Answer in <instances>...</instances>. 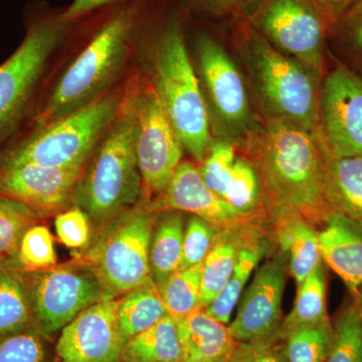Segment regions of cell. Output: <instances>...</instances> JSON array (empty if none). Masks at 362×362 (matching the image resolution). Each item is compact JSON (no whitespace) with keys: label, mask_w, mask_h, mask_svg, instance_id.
I'll return each mask as SVG.
<instances>
[{"label":"cell","mask_w":362,"mask_h":362,"mask_svg":"<svg viewBox=\"0 0 362 362\" xmlns=\"http://www.w3.org/2000/svg\"><path fill=\"white\" fill-rule=\"evenodd\" d=\"M272 209H289L311 223L331 214L326 199L329 149L320 131L264 117L243 142Z\"/></svg>","instance_id":"6da1fadb"},{"label":"cell","mask_w":362,"mask_h":362,"mask_svg":"<svg viewBox=\"0 0 362 362\" xmlns=\"http://www.w3.org/2000/svg\"><path fill=\"white\" fill-rule=\"evenodd\" d=\"M143 197L136 156L134 120L127 88L121 110L90 154L74 189L71 204L103 226L136 206Z\"/></svg>","instance_id":"7a4b0ae2"},{"label":"cell","mask_w":362,"mask_h":362,"mask_svg":"<svg viewBox=\"0 0 362 362\" xmlns=\"http://www.w3.org/2000/svg\"><path fill=\"white\" fill-rule=\"evenodd\" d=\"M237 37L265 117L320 131L319 99L323 78L279 52L246 20L238 25Z\"/></svg>","instance_id":"3957f363"},{"label":"cell","mask_w":362,"mask_h":362,"mask_svg":"<svg viewBox=\"0 0 362 362\" xmlns=\"http://www.w3.org/2000/svg\"><path fill=\"white\" fill-rule=\"evenodd\" d=\"M137 13L123 11L107 21L66 69L42 110L39 127L90 103L111 90L129 57Z\"/></svg>","instance_id":"277c9868"},{"label":"cell","mask_w":362,"mask_h":362,"mask_svg":"<svg viewBox=\"0 0 362 362\" xmlns=\"http://www.w3.org/2000/svg\"><path fill=\"white\" fill-rule=\"evenodd\" d=\"M153 71L152 85L169 122L183 149L202 163L213 142L211 119L177 21L162 30L154 49Z\"/></svg>","instance_id":"5b68a950"},{"label":"cell","mask_w":362,"mask_h":362,"mask_svg":"<svg viewBox=\"0 0 362 362\" xmlns=\"http://www.w3.org/2000/svg\"><path fill=\"white\" fill-rule=\"evenodd\" d=\"M127 89L110 90L77 110L45 124L11 149L1 164L85 168L121 110Z\"/></svg>","instance_id":"8992f818"},{"label":"cell","mask_w":362,"mask_h":362,"mask_svg":"<svg viewBox=\"0 0 362 362\" xmlns=\"http://www.w3.org/2000/svg\"><path fill=\"white\" fill-rule=\"evenodd\" d=\"M158 211L142 199L102 226L80 259L112 297L126 294L150 278V244Z\"/></svg>","instance_id":"52a82bcc"},{"label":"cell","mask_w":362,"mask_h":362,"mask_svg":"<svg viewBox=\"0 0 362 362\" xmlns=\"http://www.w3.org/2000/svg\"><path fill=\"white\" fill-rule=\"evenodd\" d=\"M279 52L323 78L332 21L309 0H259L246 18Z\"/></svg>","instance_id":"ba28073f"},{"label":"cell","mask_w":362,"mask_h":362,"mask_svg":"<svg viewBox=\"0 0 362 362\" xmlns=\"http://www.w3.org/2000/svg\"><path fill=\"white\" fill-rule=\"evenodd\" d=\"M61 18L35 21L18 49L0 66V142L18 129L47 61L63 40Z\"/></svg>","instance_id":"9c48e42d"},{"label":"cell","mask_w":362,"mask_h":362,"mask_svg":"<svg viewBox=\"0 0 362 362\" xmlns=\"http://www.w3.org/2000/svg\"><path fill=\"white\" fill-rule=\"evenodd\" d=\"M134 120L136 156L141 173L143 197L151 202L173 180L181 163L183 147L153 85L129 87Z\"/></svg>","instance_id":"30bf717a"},{"label":"cell","mask_w":362,"mask_h":362,"mask_svg":"<svg viewBox=\"0 0 362 362\" xmlns=\"http://www.w3.org/2000/svg\"><path fill=\"white\" fill-rule=\"evenodd\" d=\"M197 64L213 119L221 139L242 144L256 127L244 78L226 51L209 35H201L195 45Z\"/></svg>","instance_id":"8fae6325"},{"label":"cell","mask_w":362,"mask_h":362,"mask_svg":"<svg viewBox=\"0 0 362 362\" xmlns=\"http://www.w3.org/2000/svg\"><path fill=\"white\" fill-rule=\"evenodd\" d=\"M35 274L30 291L33 315L47 335L63 329L85 309L114 298L81 259Z\"/></svg>","instance_id":"7c38bea8"},{"label":"cell","mask_w":362,"mask_h":362,"mask_svg":"<svg viewBox=\"0 0 362 362\" xmlns=\"http://www.w3.org/2000/svg\"><path fill=\"white\" fill-rule=\"evenodd\" d=\"M319 129L331 156H362V77L342 64L322 78Z\"/></svg>","instance_id":"4fadbf2b"},{"label":"cell","mask_w":362,"mask_h":362,"mask_svg":"<svg viewBox=\"0 0 362 362\" xmlns=\"http://www.w3.org/2000/svg\"><path fill=\"white\" fill-rule=\"evenodd\" d=\"M287 266L282 252L255 271L238 303L235 319L228 324L238 342L261 341L278 334Z\"/></svg>","instance_id":"5bb4252c"},{"label":"cell","mask_w":362,"mask_h":362,"mask_svg":"<svg viewBox=\"0 0 362 362\" xmlns=\"http://www.w3.org/2000/svg\"><path fill=\"white\" fill-rule=\"evenodd\" d=\"M119 298L85 309L62 330L57 343L59 362H118L124 346L118 321Z\"/></svg>","instance_id":"9a60e30c"},{"label":"cell","mask_w":362,"mask_h":362,"mask_svg":"<svg viewBox=\"0 0 362 362\" xmlns=\"http://www.w3.org/2000/svg\"><path fill=\"white\" fill-rule=\"evenodd\" d=\"M84 168L1 164L0 195L23 202L37 214L59 213L71 204Z\"/></svg>","instance_id":"2e32d148"},{"label":"cell","mask_w":362,"mask_h":362,"mask_svg":"<svg viewBox=\"0 0 362 362\" xmlns=\"http://www.w3.org/2000/svg\"><path fill=\"white\" fill-rule=\"evenodd\" d=\"M151 204L157 211L192 214L218 230L242 228L251 216L240 214L209 189L192 162L181 161L168 187Z\"/></svg>","instance_id":"e0dca14e"},{"label":"cell","mask_w":362,"mask_h":362,"mask_svg":"<svg viewBox=\"0 0 362 362\" xmlns=\"http://www.w3.org/2000/svg\"><path fill=\"white\" fill-rule=\"evenodd\" d=\"M324 263L341 279L352 296L362 289V230L341 214H332L318 232Z\"/></svg>","instance_id":"ac0fdd59"},{"label":"cell","mask_w":362,"mask_h":362,"mask_svg":"<svg viewBox=\"0 0 362 362\" xmlns=\"http://www.w3.org/2000/svg\"><path fill=\"white\" fill-rule=\"evenodd\" d=\"M181 346V362H232L240 342L228 325L218 322L197 309L176 320Z\"/></svg>","instance_id":"d6986e66"},{"label":"cell","mask_w":362,"mask_h":362,"mask_svg":"<svg viewBox=\"0 0 362 362\" xmlns=\"http://www.w3.org/2000/svg\"><path fill=\"white\" fill-rule=\"evenodd\" d=\"M274 211L276 235L295 282L299 285L322 266L318 233L301 214L289 209Z\"/></svg>","instance_id":"ffe728a7"},{"label":"cell","mask_w":362,"mask_h":362,"mask_svg":"<svg viewBox=\"0 0 362 362\" xmlns=\"http://www.w3.org/2000/svg\"><path fill=\"white\" fill-rule=\"evenodd\" d=\"M326 199L331 214H341L362 230V156L331 158Z\"/></svg>","instance_id":"44dd1931"},{"label":"cell","mask_w":362,"mask_h":362,"mask_svg":"<svg viewBox=\"0 0 362 362\" xmlns=\"http://www.w3.org/2000/svg\"><path fill=\"white\" fill-rule=\"evenodd\" d=\"M183 235L185 226L180 211H158L149 254L150 277L157 286L180 270Z\"/></svg>","instance_id":"7402d4cb"},{"label":"cell","mask_w":362,"mask_h":362,"mask_svg":"<svg viewBox=\"0 0 362 362\" xmlns=\"http://www.w3.org/2000/svg\"><path fill=\"white\" fill-rule=\"evenodd\" d=\"M242 228L218 230L213 247L202 265L199 308L204 309L223 289L230 280L240 247L247 237L240 235Z\"/></svg>","instance_id":"603a6c76"},{"label":"cell","mask_w":362,"mask_h":362,"mask_svg":"<svg viewBox=\"0 0 362 362\" xmlns=\"http://www.w3.org/2000/svg\"><path fill=\"white\" fill-rule=\"evenodd\" d=\"M168 312L151 278L119 298L117 321L124 344L161 320Z\"/></svg>","instance_id":"cb8c5ba5"},{"label":"cell","mask_w":362,"mask_h":362,"mask_svg":"<svg viewBox=\"0 0 362 362\" xmlns=\"http://www.w3.org/2000/svg\"><path fill=\"white\" fill-rule=\"evenodd\" d=\"M123 362H181V346L177 322L173 316H164L124 344Z\"/></svg>","instance_id":"d4e9b609"},{"label":"cell","mask_w":362,"mask_h":362,"mask_svg":"<svg viewBox=\"0 0 362 362\" xmlns=\"http://www.w3.org/2000/svg\"><path fill=\"white\" fill-rule=\"evenodd\" d=\"M264 251L265 247L262 246L258 240L247 237L240 247L230 280L213 301L202 309L206 315L225 325L230 323L233 312L238 306L250 278L258 268Z\"/></svg>","instance_id":"484cf974"},{"label":"cell","mask_w":362,"mask_h":362,"mask_svg":"<svg viewBox=\"0 0 362 362\" xmlns=\"http://www.w3.org/2000/svg\"><path fill=\"white\" fill-rule=\"evenodd\" d=\"M298 286L296 300L281 323L278 337L284 340L294 331L330 321L326 307V277L323 265Z\"/></svg>","instance_id":"4316f807"},{"label":"cell","mask_w":362,"mask_h":362,"mask_svg":"<svg viewBox=\"0 0 362 362\" xmlns=\"http://www.w3.org/2000/svg\"><path fill=\"white\" fill-rule=\"evenodd\" d=\"M33 316L30 291L20 274L0 266V337L21 332Z\"/></svg>","instance_id":"83f0119b"},{"label":"cell","mask_w":362,"mask_h":362,"mask_svg":"<svg viewBox=\"0 0 362 362\" xmlns=\"http://www.w3.org/2000/svg\"><path fill=\"white\" fill-rule=\"evenodd\" d=\"M328 44L338 63L362 77V0H356L332 23Z\"/></svg>","instance_id":"f1b7e54d"},{"label":"cell","mask_w":362,"mask_h":362,"mask_svg":"<svg viewBox=\"0 0 362 362\" xmlns=\"http://www.w3.org/2000/svg\"><path fill=\"white\" fill-rule=\"evenodd\" d=\"M202 265L177 270L157 286L169 315L175 320L201 309Z\"/></svg>","instance_id":"f546056e"},{"label":"cell","mask_w":362,"mask_h":362,"mask_svg":"<svg viewBox=\"0 0 362 362\" xmlns=\"http://www.w3.org/2000/svg\"><path fill=\"white\" fill-rule=\"evenodd\" d=\"M334 339L331 321L294 331L283 340L287 362H325Z\"/></svg>","instance_id":"4dcf8cb0"},{"label":"cell","mask_w":362,"mask_h":362,"mask_svg":"<svg viewBox=\"0 0 362 362\" xmlns=\"http://www.w3.org/2000/svg\"><path fill=\"white\" fill-rule=\"evenodd\" d=\"M332 325L334 339L325 362H362V320L354 300Z\"/></svg>","instance_id":"1f68e13d"},{"label":"cell","mask_w":362,"mask_h":362,"mask_svg":"<svg viewBox=\"0 0 362 362\" xmlns=\"http://www.w3.org/2000/svg\"><path fill=\"white\" fill-rule=\"evenodd\" d=\"M261 181L249 159L237 156L223 199L240 214L251 216L262 197Z\"/></svg>","instance_id":"d6a6232c"},{"label":"cell","mask_w":362,"mask_h":362,"mask_svg":"<svg viewBox=\"0 0 362 362\" xmlns=\"http://www.w3.org/2000/svg\"><path fill=\"white\" fill-rule=\"evenodd\" d=\"M37 218L23 202L0 195V257L18 252L21 237Z\"/></svg>","instance_id":"836d02e7"},{"label":"cell","mask_w":362,"mask_h":362,"mask_svg":"<svg viewBox=\"0 0 362 362\" xmlns=\"http://www.w3.org/2000/svg\"><path fill=\"white\" fill-rule=\"evenodd\" d=\"M21 266L28 272H40L57 266L54 238L45 226L33 225L21 237L18 249Z\"/></svg>","instance_id":"e575fe53"},{"label":"cell","mask_w":362,"mask_h":362,"mask_svg":"<svg viewBox=\"0 0 362 362\" xmlns=\"http://www.w3.org/2000/svg\"><path fill=\"white\" fill-rule=\"evenodd\" d=\"M235 159L237 153L233 143L225 139L213 140L199 168L206 187L221 199Z\"/></svg>","instance_id":"d590c367"},{"label":"cell","mask_w":362,"mask_h":362,"mask_svg":"<svg viewBox=\"0 0 362 362\" xmlns=\"http://www.w3.org/2000/svg\"><path fill=\"white\" fill-rule=\"evenodd\" d=\"M218 230L213 225L192 216L183 235L182 256L180 270L202 265L213 247Z\"/></svg>","instance_id":"8d00e7d4"},{"label":"cell","mask_w":362,"mask_h":362,"mask_svg":"<svg viewBox=\"0 0 362 362\" xmlns=\"http://www.w3.org/2000/svg\"><path fill=\"white\" fill-rule=\"evenodd\" d=\"M0 362H49V357L39 333L23 330L0 340Z\"/></svg>","instance_id":"74e56055"},{"label":"cell","mask_w":362,"mask_h":362,"mask_svg":"<svg viewBox=\"0 0 362 362\" xmlns=\"http://www.w3.org/2000/svg\"><path fill=\"white\" fill-rule=\"evenodd\" d=\"M57 235L59 240L70 249H85L92 240L90 221L88 214L80 207L74 206L57 214Z\"/></svg>","instance_id":"f35d334b"},{"label":"cell","mask_w":362,"mask_h":362,"mask_svg":"<svg viewBox=\"0 0 362 362\" xmlns=\"http://www.w3.org/2000/svg\"><path fill=\"white\" fill-rule=\"evenodd\" d=\"M232 362H287V359L277 334L261 341L240 342Z\"/></svg>","instance_id":"ab89813d"},{"label":"cell","mask_w":362,"mask_h":362,"mask_svg":"<svg viewBox=\"0 0 362 362\" xmlns=\"http://www.w3.org/2000/svg\"><path fill=\"white\" fill-rule=\"evenodd\" d=\"M114 0H74L70 6L66 9L65 13L61 14L59 18L66 23L80 20L86 14L92 13L95 9L106 6Z\"/></svg>","instance_id":"60d3db41"},{"label":"cell","mask_w":362,"mask_h":362,"mask_svg":"<svg viewBox=\"0 0 362 362\" xmlns=\"http://www.w3.org/2000/svg\"><path fill=\"white\" fill-rule=\"evenodd\" d=\"M318 6L332 23L341 16L356 0H309Z\"/></svg>","instance_id":"b9f144b4"},{"label":"cell","mask_w":362,"mask_h":362,"mask_svg":"<svg viewBox=\"0 0 362 362\" xmlns=\"http://www.w3.org/2000/svg\"><path fill=\"white\" fill-rule=\"evenodd\" d=\"M194 1L206 7L207 9L221 13V11H230L239 8L250 0H194Z\"/></svg>","instance_id":"7bdbcfd3"},{"label":"cell","mask_w":362,"mask_h":362,"mask_svg":"<svg viewBox=\"0 0 362 362\" xmlns=\"http://www.w3.org/2000/svg\"><path fill=\"white\" fill-rule=\"evenodd\" d=\"M354 302H356L357 307H358L359 312H361V320H362V289L359 291L358 294L356 297H354Z\"/></svg>","instance_id":"ee69618b"}]
</instances>
